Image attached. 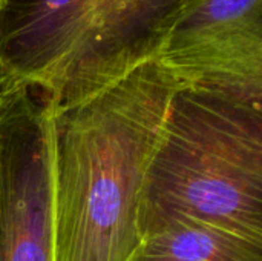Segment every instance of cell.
Masks as SVG:
<instances>
[{"label":"cell","mask_w":262,"mask_h":261,"mask_svg":"<svg viewBox=\"0 0 262 261\" xmlns=\"http://www.w3.org/2000/svg\"><path fill=\"white\" fill-rule=\"evenodd\" d=\"M173 0H5L0 88L48 100L149 40Z\"/></svg>","instance_id":"obj_3"},{"label":"cell","mask_w":262,"mask_h":261,"mask_svg":"<svg viewBox=\"0 0 262 261\" xmlns=\"http://www.w3.org/2000/svg\"><path fill=\"white\" fill-rule=\"evenodd\" d=\"M52 105L0 88V261H52Z\"/></svg>","instance_id":"obj_5"},{"label":"cell","mask_w":262,"mask_h":261,"mask_svg":"<svg viewBox=\"0 0 262 261\" xmlns=\"http://www.w3.org/2000/svg\"><path fill=\"white\" fill-rule=\"evenodd\" d=\"M175 222L262 242V111L177 91L144 177L140 237Z\"/></svg>","instance_id":"obj_2"},{"label":"cell","mask_w":262,"mask_h":261,"mask_svg":"<svg viewBox=\"0 0 262 261\" xmlns=\"http://www.w3.org/2000/svg\"><path fill=\"white\" fill-rule=\"evenodd\" d=\"M3 2H5V0H0V9H2V6H3Z\"/></svg>","instance_id":"obj_7"},{"label":"cell","mask_w":262,"mask_h":261,"mask_svg":"<svg viewBox=\"0 0 262 261\" xmlns=\"http://www.w3.org/2000/svg\"><path fill=\"white\" fill-rule=\"evenodd\" d=\"M127 261H262V242L200 222H175L140 237Z\"/></svg>","instance_id":"obj_6"},{"label":"cell","mask_w":262,"mask_h":261,"mask_svg":"<svg viewBox=\"0 0 262 261\" xmlns=\"http://www.w3.org/2000/svg\"><path fill=\"white\" fill-rule=\"evenodd\" d=\"M149 38L178 91L262 111V0H173Z\"/></svg>","instance_id":"obj_4"},{"label":"cell","mask_w":262,"mask_h":261,"mask_svg":"<svg viewBox=\"0 0 262 261\" xmlns=\"http://www.w3.org/2000/svg\"><path fill=\"white\" fill-rule=\"evenodd\" d=\"M177 91L147 42L49 100L52 261L130 257L144 177Z\"/></svg>","instance_id":"obj_1"}]
</instances>
